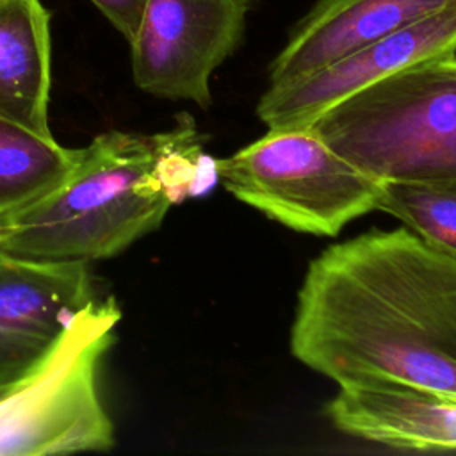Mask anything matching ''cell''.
<instances>
[{
    "mask_svg": "<svg viewBox=\"0 0 456 456\" xmlns=\"http://www.w3.org/2000/svg\"><path fill=\"white\" fill-rule=\"evenodd\" d=\"M290 351L338 385L379 379L456 397V255L408 228L326 248L299 289Z\"/></svg>",
    "mask_w": 456,
    "mask_h": 456,
    "instance_id": "6da1fadb",
    "label": "cell"
},
{
    "mask_svg": "<svg viewBox=\"0 0 456 456\" xmlns=\"http://www.w3.org/2000/svg\"><path fill=\"white\" fill-rule=\"evenodd\" d=\"M171 134L96 135L61 183L0 221V251L91 264L157 230L175 203L162 175Z\"/></svg>",
    "mask_w": 456,
    "mask_h": 456,
    "instance_id": "7a4b0ae2",
    "label": "cell"
},
{
    "mask_svg": "<svg viewBox=\"0 0 456 456\" xmlns=\"http://www.w3.org/2000/svg\"><path fill=\"white\" fill-rule=\"evenodd\" d=\"M314 132L376 182L456 178V53L403 68L328 107Z\"/></svg>",
    "mask_w": 456,
    "mask_h": 456,
    "instance_id": "3957f363",
    "label": "cell"
},
{
    "mask_svg": "<svg viewBox=\"0 0 456 456\" xmlns=\"http://www.w3.org/2000/svg\"><path fill=\"white\" fill-rule=\"evenodd\" d=\"M119 321L112 296L93 299L43 358L0 385V456L105 452L116 445L98 369Z\"/></svg>",
    "mask_w": 456,
    "mask_h": 456,
    "instance_id": "277c9868",
    "label": "cell"
},
{
    "mask_svg": "<svg viewBox=\"0 0 456 456\" xmlns=\"http://www.w3.org/2000/svg\"><path fill=\"white\" fill-rule=\"evenodd\" d=\"M216 171L232 196L296 232L333 237L374 210L378 182L337 155L312 126L269 128L216 160Z\"/></svg>",
    "mask_w": 456,
    "mask_h": 456,
    "instance_id": "5b68a950",
    "label": "cell"
},
{
    "mask_svg": "<svg viewBox=\"0 0 456 456\" xmlns=\"http://www.w3.org/2000/svg\"><path fill=\"white\" fill-rule=\"evenodd\" d=\"M258 0H146L130 45L132 77L157 98L212 105L210 77L242 45Z\"/></svg>",
    "mask_w": 456,
    "mask_h": 456,
    "instance_id": "8992f818",
    "label": "cell"
},
{
    "mask_svg": "<svg viewBox=\"0 0 456 456\" xmlns=\"http://www.w3.org/2000/svg\"><path fill=\"white\" fill-rule=\"evenodd\" d=\"M456 53V7L367 43L296 80L269 86L256 114L267 128H299L342 98L420 61Z\"/></svg>",
    "mask_w": 456,
    "mask_h": 456,
    "instance_id": "52a82bcc",
    "label": "cell"
},
{
    "mask_svg": "<svg viewBox=\"0 0 456 456\" xmlns=\"http://www.w3.org/2000/svg\"><path fill=\"white\" fill-rule=\"evenodd\" d=\"M96 297L89 264L0 251V385L43 358Z\"/></svg>",
    "mask_w": 456,
    "mask_h": 456,
    "instance_id": "ba28073f",
    "label": "cell"
},
{
    "mask_svg": "<svg viewBox=\"0 0 456 456\" xmlns=\"http://www.w3.org/2000/svg\"><path fill=\"white\" fill-rule=\"evenodd\" d=\"M451 7H456V0H315L271 61L269 86L308 75L367 43Z\"/></svg>",
    "mask_w": 456,
    "mask_h": 456,
    "instance_id": "9c48e42d",
    "label": "cell"
},
{
    "mask_svg": "<svg viewBox=\"0 0 456 456\" xmlns=\"http://www.w3.org/2000/svg\"><path fill=\"white\" fill-rule=\"evenodd\" d=\"M351 436L408 451H456V397L379 379L338 385L326 404Z\"/></svg>",
    "mask_w": 456,
    "mask_h": 456,
    "instance_id": "30bf717a",
    "label": "cell"
},
{
    "mask_svg": "<svg viewBox=\"0 0 456 456\" xmlns=\"http://www.w3.org/2000/svg\"><path fill=\"white\" fill-rule=\"evenodd\" d=\"M50 11L41 0H0V116L52 134Z\"/></svg>",
    "mask_w": 456,
    "mask_h": 456,
    "instance_id": "8fae6325",
    "label": "cell"
},
{
    "mask_svg": "<svg viewBox=\"0 0 456 456\" xmlns=\"http://www.w3.org/2000/svg\"><path fill=\"white\" fill-rule=\"evenodd\" d=\"M78 159L80 148L0 116V221L52 191Z\"/></svg>",
    "mask_w": 456,
    "mask_h": 456,
    "instance_id": "7c38bea8",
    "label": "cell"
},
{
    "mask_svg": "<svg viewBox=\"0 0 456 456\" xmlns=\"http://www.w3.org/2000/svg\"><path fill=\"white\" fill-rule=\"evenodd\" d=\"M374 208L397 217L429 244L456 255V178L378 182Z\"/></svg>",
    "mask_w": 456,
    "mask_h": 456,
    "instance_id": "4fadbf2b",
    "label": "cell"
},
{
    "mask_svg": "<svg viewBox=\"0 0 456 456\" xmlns=\"http://www.w3.org/2000/svg\"><path fill=\"white\" fill-rule=\"evenodd\" d=\"M98 11L109 20V23L126 39L132 41L135 36L146 0H91Z\"/></svg>",
    "mask_w": 456,
    "mask_h": 456,
    "instance_id": "5bb4252c",
    "label": "cell"
}]
</instances>
